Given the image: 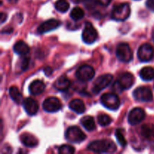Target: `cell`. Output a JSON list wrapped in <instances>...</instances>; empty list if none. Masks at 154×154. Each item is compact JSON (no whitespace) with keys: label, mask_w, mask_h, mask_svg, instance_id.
<instances>
[{"label":"cell","mask_w":154,"mask_h":154,"mask_svg":"<svg viewBox=\"0 0 154 154\" xmlns=\"http://www.w3.org/2000/svg\"><path fill=\"white\" fill-rule=\"evenodd\" d=\"M88 150L95 153H114L117 150V146L111 140L102 139L94 141L87 147Z\"/></svg>","instance_id":"obj_1"},{"label":"cell","mask_w":154,"mask_h":154,"mask_svg":"<svg viewBox=\"0 0 154 154\" xmlns=\"http://www.w3.org/2000/svg\"><path fill=\"white\" fill-rule=\"evenodd\" d=\"M131 14L130 6L128 3L116 5L111 12V18L116 21H123L128 19Z\"/></svg>","instance_id":"obj_2"},{"label":"cell","mask_w":154,"mask_h":154,"mask_svg":"<svg viewBox=\"0 0 154 154\" xmlns=\"http://www.w3.org/2000/svg\"><path fill=\"white\" fill-rule=\"evenodd\" d=\"M101 102L105 108L111 111L117 110L120 105V99L115 93H105L101 97Z\"/></svg>","instance_id":"obj_3"},{"label":"cell","mask_w":154,"mask_h":154,"mask_svg":"<svg viewBox=\"0 0 154 154\" xmlns=\"http://www.w3.org/2000/svg\"><path fill=\"white\" fill-rule=\"evenodd\" d=\"M116 55L119 60L123 63H129L133 58V54L130 47L126 43H120L117 47Z\"/></svg>","instance_id":"obj_4"},{"label":"cell","mask_w":154,"mask_h":154,"mask_svg":"<svg viewBox=\"0 0 154 154\" xmlns=\"http://www.w3.org/2000/svg\"><path fill=\"white\" fill-rule=\"evenodd\" d=\"M66 138L71 143H81L86 139V135L80 128L71 126L66 130Z\"/></svg>","instance_id":"obj_5"},{"label":"cell","mask_w":154,"mask_h":154,"mask_svg":"<svg viewBox=\"0 0 154 154\" xmlns=\"http://www.w3.org/2000/svg\"><path fill=\"white\" fill-rule=\"evenodd\" d=\"M98 38V33L91 23H86L85 27L82 32V39L87 45L94 43Z\"/></svg>","instance_id":"obj_6"},{"label":"cell","mask_w":154,"mask_h":154,"mask_svg":"<svg viewBox=\"0 0 154 154\" xmlns=\"http://www.w3.org/2000/svg\"><path fill=\"white\" fill-rule=\"evenodd\" d=\"M133 96L139 102H151L153 99L152 91L147 87H140L135 89L133 92Z\"/></svg>","instance_id":"obj_7"},{"label":"cell","mask_w":154,"mask_h":154,"mask_svg":"<svg viewBox=\"0 0 154 154\" xmlns=\"http://www.w3.org/2000/svg\"><path fill=\"white\" fill-rule=\"evenodd\" d=\"M138 57L140 61L150 62L154 57V48L150 44H144L138 51Z\"/></svg>","instance_id":"obj_8"},{"label":"cell","mask_w":154,"mask_h":154,"mask_svg":"<svg viewBox=\"0 0 154 154\" xmlns=\"http://www.w3.org/2000/svg\"><path fill=\"white\" fill-rule=\"evenodd\" d=\"M95 76V70L92 66L88 65L81 66L76 72V77L79 81L85 82L89 81Z\"/></svg>","instance_id":"obj_9"},{"label":"cell","mask_w":154,"mask_h":154,"mask_svg":"<svg viewBox=\"0 0 154 154\" xmlns=\"http://www.w3.org/2000/svg\"><path fill=\"white\" fill-rule=\"evenodd\" d=\"M113 80V76L110 74H106L99 76L93 84V90L95 93H100L102 90L106 88L111 83Z\"/></svg>","instance_id":"obj_10"},{"label":"cell","mask_w":154,"mask_h":154,"mask_svg":"<svg viewBox=\"0 0 154 154\" xmlns=\"http://www.w3.org/2000/svg\"><path fill=\"white\" fill-rule=\"evenodd\" d=\"M145 117V112L142 108H135L129 112L128 116V121L132 126L138 124L143 121Z\"/></svg>","instance_id":"obj_11"},{"label":"cell","mask_w":154,"mask_h":154,"mask_svg":"<svg viewBox=\"0 0 154 154\" xmlns=\"http://www.w3.org/2000/svg\"><path fill=\"white\" fill-rule=\"evenodd\" d=\"M62 108V105L59 99L56 97H49L43 102V108L45 111L49 113L57 112Z\"/></svg>","instance_id":"obj_12"},{"label":"cell","mask_w":154,"mask_h":154,"mask_svg":"<svg viewBox=\"0 0 154 154\" xmlns=\"http://www.w3.org/2000/svg\"><path fill=\"white\" fill-rule=\"evenodd\" d=\"M60 25H61V23L58 20L50 19L41 24L38 28L37 32L38 34H44V33H46L48 32L56 29Z\"/></svg>","instance_id":"obj_13"},{"label":"cell","mask_w":154,"mask_h":154,"mask_svg":"<svg viewBox=\"0 0 154 154\" xmlns=\"http://www.w3.org/2000/svg\"><path fill=\"white\" fill-rule=\"evenodd\" d=\"M117 81L123 90H129L134 84L135 79L134 76L131 73L124 72L120 75Z\"/></svg>","instance_id":"obj_14"},{"label":"cell","mask_w":154,"mask_h":154,"mask_svg":"<svg viewBox=\"0 0 154 154\" xmlns=\"http://www.w3.org/2000/svg\"><path fill=\"white\" fill-rule=\"evenodd\" d=\"M23 108L29 115H35L38 111V103L32 98H26L23 102Z\"/></svg>","instance_id":"obj_15"},{"label":"cell","mask_w":154,"mask_h":154,"mask_svg":"<svg viewBox=\"0 0 154 154\" xmlns=\"http://www.w3.org/2000/svg\"><path fill=\"white\" fill-rule=\"evenodd\" d=\"M45 83L40 80H35V81H32L29 87V90L33 96H38V95L42 94L45 91Z\"/></svg>","instance_id":"obj_16"},{"label":"cell","mask_w":154,"mask_h":154,"mask_svg":"<svg viewBox=\"0 0 154 154\" xmlns=\"http://www.w3.org/2000/svg\"><path fill=\"white\" fill-rule=\"evenodd\" d=\"M20 141L24 146L28 147H34L38 144V139L29 133H23L20 135Z\"/></svg>","instance_id":"obj_17"},{"label":"cell","mask_w":154,"mask_h":154,"mask_svg":"<svg viewBox=\"0 0 154 154\" xmlns=\"http://www.w3.org/2000/svg\"><path fill=\"white\" fill-rule=\"evenodd\" d=\"M70 81L66 76H61L54 83V86L57 90L60 91H66L70 87Z\"/></svg>","instance_id":"obj_18"},{"label":"cell","mask_w":154,"mask_h":154,"mask_svg":"<svg viewBox=\"0 0 154 154\" xmlns=\"http://www.w3.org/2000/svg\"><path fill=\"white\" fill-rule=\"evenodd\" d=\"M69 108L77 114H83L86 111L84 103L81 99H74L69 103Z\"/></svg>","instance_id":"obj_19"},{"label":"cell","mask_w":154,"mask_h":154,"mask_svg":"<svg viewBox=\"0 0 154 154\" xmlns=\"http://www.w3.org/2000/svg\"><path fill=\"white\" fill-rule=\"evenodd\" d=\"M14 51L19 55L25 56L29 52V48L23 41H19L14 45Z\"/></svg>","instance_id":"obj_20"},{"label":"cell","mask_w":154,"mask_h":154,"mask_svg":"<svg viewBox=\"0 0 154 154\" xmlns=\"http://www.w3.org/2000/svg\"><path fill=\"white\" fill-rule=\"evenodd\" d=\"M139 75L143 81H150L154 79V69L150 66H147L141 69Z\"/></svg>","instance_id":"obj_21"},{"label":"cell","mask_w":154,"mask_h":154,"mask_svg":"<svg viewBox=\"0 0 154 154\" xmlns=\"http://www.w3.org/2000/svg\"><path fill=\"white\" fill-rule=\"evenodd\" d=\"M81 123L87 131L91 132L96 129V123L94 119L90 116H85L81 120Z\"/></svg>","instance_id":"obj_22"},{"label":"cell","mask_w":154,"mask_h":154,"mask_svg":"<svg viewBox=\"0 0 154 154\" xmlns=\"http://www.w3.org/2000/svg\"><path fill=\"white\" fill-rule=\"evenodd\" d=\"M9 95L12 100L17 104H20L23 101V96L17 87H11L9 89Z\"/></svg>","instance_id":"obj_23"},{"label":"cell","mask_w":154,"mask_h":154,"mask_svg":"<svg viewBox=\"0 0 154 154\" xmlns=\"http://www.w3.org/2000/svg\"><path fill=\"white\" fill-rule=\"evenodd\" d=\"M141 133L147 138H154V125H144L141 128Z\"/></svg>","instance_id":"obj_24"},{"label":"cell","mask_w":154,"mask_h":154,"mask_svg":"<svg viewBox=\"0 0 154 154\" xmlns=\"http://www.w3.org/2000/svg\"><path fill=\"white\" fill-rule=\"evenodd\" d=\"M70 17L74 20H81L84 17V10L79 7L74 8L72 11H71Z\"/></svg>","instance_id":"obj_25"},{"label":"cell","mask_w":154,"mask_h":154,"mask_svg":"<svg viewBox=\"0 0 154 154\" xmlns=\"http://www.w3.org/2000/svg\"><path fill=\"white\" fill-rule=\"evenodd\" d=\"M55 8L61 13H65L69 8V4L66 0H58L55 3Z\"/></svg>","instance_id":"obj_26"},{"label":"cell","mask_w":154,"mask_h":154,"mask_svg":"<svg viewBox=\"0 0 154 154\" xmlns=\"http://www.w3.org/2000/svg\"><path fill=\"white\" fill-rule=\"evenodd\" d=\"M112 122L111 117L105 114H101L98 116V123L100 126H106L111 124Z\"/></svg>","instance_id":"obj_27"},{"label":"cell","mask_w":154,"mask_h":154,"mask_svg":"<svg viewBox=\"0 0 154 154\" xmlns=\"http://www.w3.org/2000/svg\"><path fill=\"white\" fill-rule=\"evenodd\" d=\"M59 153L61 154H72L75 153V148L69 144H63L59 148Z\"/></svg>","instance_id":"obj_28"},{"label":"cell","mask_w":154,"mask_h":154,"mask_svg":"<svg viewBox=\"0 0 154 154\" xmlns=\"http://www.w3.org/2000/svg\"><path fill=\"white\" fill-rule=\"evenodd\" d=\"M116 138H117V141L119 142V144L122 146V147H126L127 145V142H126V140L125 139L124 136H123V131L121 129H117L115 132Z\"/></svg>","instance_id":"obj_29"},{"label":"cell","mask_w":154,"mask_h":154,"mask_svg":"<svg viewBox=\"0 0 154 154\" xmlns=\"http://www.w3.org/2000/svg\"><path fill=\"white\" fill-rule=\"evenodd\" d=\"M29 62V59L27 57H23L21 59L20 62V68L23 71L26 70L28 68Z\"/></svg>","instance_id":"obj_30"},{"label":"cell","mask_w":154,"mask_h":154,"mask_svg":"<svg viewBox=\"0 0 154 154\" xmlns=\"http://www.w3.org/2000/svg\"><path fill=\"white\" fill-rule=\"evenodd\" d=\"M146 5L152 11H154V0H147Z\"/></svg>","instance_id":"obj_31"},{"label":"cell","mask_w":154,"mask_h":154,"mask_svg":"<svg viewBox=\"0 0 154 154\" xmlns=\"http://www.w3.org/2000/svg\"><path fill=\"white\" fill-rule=\"evenodd\" d=\"M99 4L102 5L107 6L110 4V2H111V0H96Z\"/></svg>","instance_id":"obj_32"},{"label":"cell","mask_w":154,"mask_h":154,"mask_svg":"<svg viewBox=\"0 0 154 154\" xmlns=\"http://www.w3.org/2000/svg\"><path fill=\"white\" fill-rule=\"evenodd\" d=\"M44 72H45V75H46L47 76H50V75L52 74L53 70L51 67H46L45 69H44Z\"/></svg>","instance_id":"obj_33"},{"label":"cell","mask_w":154,"mask_h":154,"mask_svg":"<svg viewBox=\"0 0 154 154\" xmlns=\"http://www.w3.org/2000/svg\"><path fill=\"white\" fill-rule=\"evenodd\" d=\"M6 18H7V15L5 14L4 13H2L1 14V22L4 23L5 20H6Z\"/></svg>","instance_id":"obj_34"},{"label":"cell","mask_w":154,"mask_h":154,"mask_svg":"<svg viewBox=\"0 0 154 154\" xmlns=\"http://www.w3.org/2000/svg\"><path fill=\"white\" fill-rule=\"evenodd\" d=\"M9 2H12V3H15L17 1V0H8Z\"/></svg>","instance_id":"obj_35"},{"label":"cell","mask_w":154,"mask_h":154,"mask_svg":"<svg viewBox=\"0 0 154 154\" xmlns=\"http://www.w3.org/2000/svg\"><path fill=\"white\" fill-rule=\"evenodd\" d=\"M153 40H154V31H153Z\"/></svg>","instance_id":"obj_36"}]
</instances>
